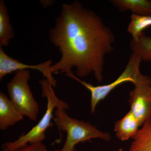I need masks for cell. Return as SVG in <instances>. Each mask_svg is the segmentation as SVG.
<instances>
[{"label": "cell", "mask_w": 151, "mask_h": 151, "mask_svg": "<svg viewBox=\"0 0 151 151\" xmlns=\"http://www.w3.org/2000/svg\"><path fill=\"white\" fill-rule=\"evenodd\" d=\"M49 36L61 55L50 66L52 74L60 72L66 75L76 68L79 77L93 73L97 81H102L105 56L114 49L115 37L100 16L78 1L63 4Z\"/></svg>", "instance_id": "obj_1"}, {"label": "cell", "mask_w": 151, "mask_h": 151, "mask_svg": "<svg viewBox=\"0 0 151 151\" xmlns=\"http://www.w3.org/2000/svg\"><path fill=\"white\" fill-rule=\"evenodd\" d=\"M39 84L41 87L42 96L47 100L45 113L38 124L29 132L22 135L14 142L3 144L1 147L4 151L18 150L29 144L42 143L46 138L47 129L52 126L51 120L54 118L55 109L60 108L66 110L69 109V105L57 97L53 87L46 79L40 80Z\"/></svg>", "instance_id": "obj_2"}, {"label": "cell", "mask_w": 151, "mask_h": 151, "mask_svg": "<svg viewBox=\"0 0 151 151\" xmlns=\"http://www.w3.org/2000/svg\"><path fill=\"white\" fill-rule=\"evenodd\" d=\"M142 61L139 55L132 52L129 62L122 74L113 82L106 85L94 86L79 79L72 72L66 76L78 81L90 92L91 113L94 114L98 103L104 100L109 93L119 85L125 82H131L135 86L144 84L151 85V77L148 76L142 75L141 73L140 65Z\"/></svg>", "instance_id": "obj_3"}, {"label": "cell", "mask_w": 151, "mask_h": 151, "mask_svg": "<svg viewBox=\"0 0 151 151\" xmlns=\"http://www.w3.org/2000/svg\"><path fill=\"white\" fill-rule=\"evenodd\" d=\"M53 120L58 129L66 133L65 142L59 151H76L77 144L92 139L111 140V135L108 132L100 131L89 122L71 118L64 109H55Z\"/></svg>", "instance_id": "obj_4"}, {"label": "cell", "mask_w": 151, "mask_h": 151, "mask_svg": "<svg viewBox=\"0 0 151 151\" xmlns=\"http://www.w3.org/2000/svg\"><path fill=\"white\" fill-rule=\"evenodd\" d=\"M30 78L29 70L17 71L7 85L10 100L22 115L30 120L37 119L40 108L28 84Z\"/></svg>", "instance_id": "obj_5"}, {"label": "cell", "mask_w": 151, "mask_h": 151, "mask_svg": "<svg viewBox=\"0 0 151 151\" xmlns=\"http://www.w3.org/2000/svg\"><path fill=\"white\" fill-rule=\"evenodd\" d=\"M52 62V60H48L37 65L24 64L9 56L4 51L2 47H0V80H2L4 76L10 73L19 70L31 69L40 71L52 87H55L57 81L52 76V73L50 70Z\"/></svg>", "instance_id": "obj_6"}, {"label": "cell", "mask_w": 151, "mask_h": 151, "mask_svg": "<svg viewBox=\"0 0 151 151\" xmlns=\"http://www.w3.org/2000/svg\"><path fill=\"white\" fill-rule=\"evenodd\" d=\"M129 103L133 115L141 126L151 119V85L135 86L129 93Z\"/></svg>", "instance_id": "obj_7"}, {"label": "cell", "mask_w": 151, "mask_h": 151, "mask_svg": "<svg viewBox=\"0 0 151 151\" xmlns=\"http://www.w3.org/2000/svg\"><path fill=\"white\" fill-rule=\"evenodd\" d=\"M9 98L0 92V129L5 130L24 119Z\"/></svg>", "instance_id": "obj_8"}, {"label": "cell", "mask_w": 151, "mask_h": 151, "mask_svg": "<svg viewBox=\"0 0 151 151\" xmlns=\"http://www.w3.org/2000/svg\"><path fill=\"white\" fill-rule=\"evenodd\" d=\"M141 127L137 119L131 111H129L122 119L116 122L114 132L120 140H128L133 138Z\"/></svg>", "instance_id": "obj_9"}, {"label": "cell", "mask_w": 151, "mask_h": 151, "mask_svg": "<svg viewBox=\"0 0 151 151\" xmlns=\"http://www.w3.org/2000/svg\"><path fill=\"white\" fill-rule=\"evenodd\" d=\"M110 1L121 12L130 10L137 15H151V0H111Z\"/></svg>", "instance_id": "obj_10"}, {"label": "cell", "mask_w": 151, "mask_h": 151, "mask_svg": "<svg viewBox=\"0 0 151 151\" xmlns=\"http://www.w3.org/2000/svg\"><path fill=\"white\" fill-rule=\"evenodd\" d=\"M132 139L129 151H151V119L144 123Z\"/></svg>", "instance_id": "obj_11"}, {"label": "cell", "mask_w": 151, "mask_h": 151, "mask_svg": "<svg viewBox=\"0 0 151 151\" xmlns=\"http://www.w3.org/2000/svg\"><path fill=\"white\" fill-rule=\"evenodd\" d=\"M14 34L10 22L5 3L0 1V47L7 46Z\"/></svg>", "instance_id": "obj_12"}, {"label": "cell", "mask_w": 151, "mask_h": 151, "mask_svg": "<svg viewBox=\"0 0 151 151\" xmlns=\"http://www.w3.org/2000/svg\"><path fill=\"white\" fill-rule=\"evenodd\" d=\"M132 52L137 53L142 60L151 63V37L142 32L137 39H132L130 42Z\"/></svg>", "instance_id": "obj_13"}, {"label": "cell", "mask_w": 151, "mask_h": 151, "mask_svg": "<svg viewBox=\"0 0 151 151\" xmlns=\"http://www.w3.org/2000/svg\"><path fill=\"white\" fill-rule=\"evenodd\" d=\"M131 22L128 27V31L133 39H137L143 30L151 26V15L139 16L132 14L130 17Z\"/></svg>", "instance_id": "obj_14"}, {"label": "cell", "mask_w": 151, "mask_h": 151, "mask_svg": "<svg viewBox=\"0 0 151 151\" xmlns=\"http://www.w3.org/2000/svg\"><path fill=\"white\" fill-rule=\"evenodd\" d=\"M60 150H55L52 151H59ZM19 151H49L47 147L42 143H35L27 145L21 148Z\"/></svg>", "instance_id": "obj_15"}, {"label": "cell", "mask_w": 151, "mask_h": 151, "mask_svg": "<svg viewBox=\"0 0 151 151\" xmlns=\"http://www.w3.org/2000/svg\"><path fill=\"white\" fill-rule=\"evenodd\" d=\"M19 151V149L17 150H9V151Z\"/></svg>", "instance_id": "obj_16"}, {"label": "cell", "mask_w": 151, "mask_h": 151, "mask_svg": "<svg viewBox=\"0 0 151 151\" xmlns=\"http://www.w3.org/2000/svg\"><path fill=\"white\" fill-rule=\"evenodd\" d=\"M117 151H124V150H123L122 148H120Z\"/></svg>", "instance_id": "obj_17"}]
</instances>
